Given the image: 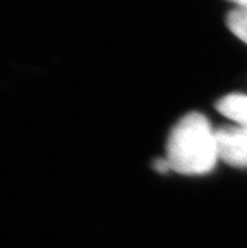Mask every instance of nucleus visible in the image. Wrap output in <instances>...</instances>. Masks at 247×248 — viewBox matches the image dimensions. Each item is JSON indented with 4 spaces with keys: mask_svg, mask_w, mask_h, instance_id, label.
I'll return each instance as SVG.
<instances>
[{
    "mask_svg": "<svg viewBox=\"0 0 247 248\" xmlns=\"http://www.w3.org/2000/svg\"><path fill=\"white\" fill-rule=\"evenodd\" d=\"M228 26L235 36L247 43V9L241 8L228 15Z\"/></svg>",
    "mask_w": 247,
    "mask_h": 248,
    "instance_id": "4",
    "label": "nucleus"
},
{
    "mask_svg": "<svg viewBox=\"0 0 247 248\" xmlns=\"http://www.w3.org/2000/svg\"><path fill=\"white\" fill-rule=\"evenodd\" d=\"M219 159L216 131L201 113H189L179 121L167 141L168 168L181 174L210 172Z\"/></svg>",
    "mask_w": 247,
    "mask_h": 248,
    "instance_id": "1",
    "label": "nucleus"
},
{
    "mask_svg": "<svg viewBox=\"0 0 247 248\" xmlns=\"http://www.w3.org/2000/svg\"><path fill=\"white\" fill-rule=\"evenodd\" d=\"M235 2H238L244 9H247V0H235Z\"/></svg>",
    "mask_w": 247,
    "mask_h": 248,
    "instance_id": "5",
    "label": "nucleus"
},
{
    "mask_svg": "<svg viewBox=\"0 0 247 248\" xmlns=\"http://www.w3.org/2000/svg\"><path fill=\"white\" fill-rule=\"evenodd\" d=\"M216 108L222 115L237 122L238 126L247 128V95L231 94L219 100Z\"/></svg>",
    "mask_w": 247,
    "mask_h": 248,
    "instance_id": "3",
    "label": "nucleus"
},
{
    "mask_svg": "<svg viewBox=\"0 0 247 248\" xmlns=\"http://www.w3.org/2000/svg\"><path fill=\"white\" fill-rule=\"evenodd\" d=\"M219 159L234 167H247V128L222 126L216 129Z\"/></svg>",
    "mask_w": 247,
    "mask_h": 248,
    "instance_id": "2",
    "label": "nucleus"
}]
</instances>
